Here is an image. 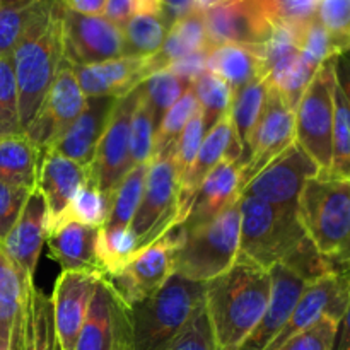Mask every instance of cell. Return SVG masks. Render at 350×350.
<instances>
[{
	"instance_id": "1",
	"label": "cell",
	"mask_w": 350,
	"mask_h": 350,
	"mask_svg": "<svg viewBox=\"0 0 350 350\" xmlns=\"http://www.w3.org/2000/svg\"><path fill=\"white\" fill-rule=\"evenodd\" d=\"M270 272L238 258L205 284L204 306L217 350H239L269 308Z\"/></svg>"
},
{
	"instance_id": "2",
	"label": "cell",
	"mask_w": 350,
	"mask_h": 350,
	"mask_svg": "<svg viewBox=\"0 0 350 350\" xmlns=\"http://www.w3.org/2000/svg\"><path fill=\"white\" fill-rule=\"evenodd\" d=\"M62 12V0H48L31 21L10 55L23 130H26L36 116L64 62Z\"/></svg>"
},
{
	"instance_id": "3",
	"label": "cell",
	"mask_w": 350,
	"mask_h": 350,
	"mask_svg": "<svg viewBox=\"0 0 350 350\" xmlns=\"http://www.w3.org/2000/svg\"><path fill=\"white\" fill-rule=\"evenodd\" d=\"M297 221L332 273L350 272V181L318 174L304 183Z\"/></svg>"
},
{
	"instance_id": "4",
	"label": "cell",
	"mask_w": 350,
	"mask_h": 350,
	"mask_svg": "<svg viewBox=\"0 0 350 350\" xmlns=\"http://www.w3.org/2000/svg\"><path fill=\"white\" fill-rule=\"evenodd\" d=\"M241 232L238 258L270 272L279 263L287 265L297 253L311 246L297 214L282 211L255 197L241 195Z\"/></svg>"
},
{
	"instance_id": "5",
	"label": "cell",
	"mask_w": 350,
	"mask_h": 350,
	"mask_svg": "<svg viewBox=\"0 0 350 350\" xmlns=\"http://www.w3.org/2000/svg\"><path fill=\"white\" fill-rule=\"evenodd\" d=\"M176 231L174 273L193 282H211L228 272L239 256V200L204 224L176 228Z\"/></svg>"
},
{
	"instance_id": "6",
	"label": "cell",
	"mask_w": 350,
	"mask_h": 350,
	"mask_svg": "<svg viewBox=\"0 0 350 350\" xmlns=\"http://www.w3.org/2000/svg\"><path fill=\"white\" fill-rule=\"evenodd\" d=\"M205 284L173 273L156 293L129 308L135 350H164L204 304Z\"/></svg>"
},
{
	"instance_id": "7",
	"label": "cell",
	"mask_w": 350,
	"mask_h": 350,
	"mask_svg": "<svg viewBox=\"0 0 350 350\" xmlns=\"http://www.w3.org/2000/svg\"><path fill=\"white\" fill-rule=\"evenodd\" d=\"M173 152L152 157L147 167L142 200L130 224L139 252L183 224L180 183L174 171Z\"/></svg>"
},
{
	"instance_id": "8",
	"label": "cell",
	"mask_w": 350,
	"mask_h": 350,
	"mask_svg": "<svg viewBox=\"0 0 350 350\" xmlns=\"http://www.w3.org/2000/svg\"><path fill=\"white\" fill-rule=\"evenodd\" d=\"M334 58L325 62L297 103L296 144L314 161L320 174H328L332 164L334 133Z\"/></svg>"
},
{
	"instance_id": "9",
	"label": "cell",
	"mask_w": 350,
	"mask_h": 350,
	"mask_svg": "<svg viewBox=\"0 0 350 350\" xmlns=\"http://www.w3.org/2000/svg\"><path fill=\"white\" fill-rule=\"evenodd\" d=\"M176 246L178 231L174 228L152 245L140 250L120 272L103 277L101 280L126 308L135 306L173 275Z\"/></svg>"
},
{
	"instance_id": "10",
	"label": "cell",
	"mask_w": 350,
	"mask_h": 350,
	"mask_svg": "<svg viewBox=\"0 0 350 350\" xmlns=\"http://www.w3.org/2000/svg\"><path fill=\"white\" fill-rule=\"evenodd\" d=\"M320 170L314 161L296 142L256 173L241 195L255 197L282 211L297 214V200L304 183L318 176Z\"/></svg>"
},
{
	"instance_id": "11",
	"label": "cell",
	"mask_w": 350,
	"mask_h": 350,
	"mask_svg": "<svg viewBox=\"0 0 350 350\" xmlns=\"http://www.w3.org/2000/svg\"><path fill=\"white\" fill-rule=\"evenodd\" d=\"M85 94L79 85L74 68L64 58L53 84L24 133L40 149L41 156L70 129L85 106Z\"/></svg>"
},
{
	"instance_id": "12",
	"label": "cell",
	"mask_w": 350,
	"mask_h": 350,
	"mask_svg": "<svg viewBox=\"0 0 350 350\" xmlns=\"http://www.w3.org/2000/svg\"><path fill=\"white\" fill-rule=\"evenodd\" d=\"M62 34L64 58L72 67L125 57L122 27L105 16H82L64 7Z\"/></svg>"
},
{
	"instance_id": "13",
	"label": "cell",
	"mask_w": 350,
	"mask_h": 350,
	"mask_svg": "<svg viewBox=\"0 0 350 350\" xmlns=\"http://www.w3.org/2000/svg\"><path fill=\"white\" fill-rule=\"evenodd\" d=\"M135 105V91L116 99L106 129L96 149L89 174L105 193L113 195L133 167L130 157V118Z\"/></svg>"
},
{
	"instance_id": "14",
	"label": "cell",
	"mask_w": 350,
	"mask_h": 350,
	"mask_svg": "<svg viewBox=\"0 0 350 350\" xmlns=\"http://www.w3.org/2000/svg\"><path fill=\"white\" fill-rule=\"evenodd\" d=\"M350 303L349 273H327L304 287L296 308L275 340L265 350H277L291 337L313 327L321 318H332L340 323Z\"/></svg>"
},
{
	"instance_id": "15",
	"label": "cell",
	"mask_w": 350,
	"mask_h": 350,
	"mask_svg": "<svg viewBox=\"0 0 350 350\" xmlns=\"http://www.w3.org/2000/svg\"><path fill=\"white\" fill-rule=\"evenodd\" d=\"M211 46L217 44H265L272 34L262 0H221L204 9Z\"/></svg>"
},
{
	"instance_id": "16",
	"label": "cell",
	"mask_w": 350,
	"mask_h": 350,
	"mask_svg": "<svg viewBox=\"0 0 350 350\" xmlns=\"http://www.w3.org/2000/svg\"><path fill=\"white\" fill-rule=\"evenodd\" d=\"M269 82V81H267ZM296 142V115L286 99L269 84L265 108L256 125L250 156L241 170L243 187ZM241 187V188H243Z\"/></svg>"
},
{
	"instance_id": "17",
	"label": "cell",
	"mask_w": 350,
	"mask_h": 350,
	"mask_svg": "<svg viewBox=\"0 0 350 350\" xmlns=\"http://www.w3.org/2000/svg\"><path fill=\"white\" fill-rule=\"evenodd\" d=\"M40 291L0 248V350H23L27 318Z\"/></svg>"
},
{
	"instance_id": "18",
	"label": "cell",
	"mask_w": 350,
	"mask_h": 350,
	"mask_svg": "<svg viewBox=\"0 0 350 350\" xmlns=\"http://www.w3.org/2000/svg\"><path fill=\"white\" fill-rule=\"evenodd\" d=\"M99 279L89 272H62L58 275L51 306L60 350H74Z\"/></svg>"
},
{
	"instance_id": "19",
	"label": "cell",
	"mask_w": 350,
	"mask_h": 350,
	"mask_svg": "<svg viewBox=\"0 0 350 350\" xmlns=\"http://www.w3.org/2000/svg\"><path fill=\"white\" fill-rule=\"evenodd\" d=\"M72 68L85 98L120 99L154 74L150 57H118Z\"/></svg>"
},
{
	"instance_id": "20",
	"label": "cell",
	"mask_w": 350,
	"mask_h": 350,
	"mask_svg": "<svg viewBox=\"0 0 350 350\" xmlns=\"http://www.w3.org/2000/svg\"><path fill=\"white\" fill-rule=\"evenodd\" d=\"M46 205L40 191L34 190L31 191L19 219L12 226L9 234L0 241V248L7 258L33 279L41 248L46 243Z\"/></svg>"
},
{
	"instance_id": "21",
	"label": "cell",
	"mask_w": 350,
	"mask_h": 350,
	"mask_svg": "<svg viewBox=\"0 0 350 350\" xmlns=\"http://www.w3.org/2000/svg\"><path fill=\"white\" fill-rule=\"evenodd\" d=\"M89 167L81 166L75 161L60 154H43L38 171L36 190L43 197L48 212L46 232L53 228L62 217L72 198L89 181Z\"/></svg>"
},
{
	"instance_id": "22",
	"label": "cell",
	"mask_w": 350,
	"mask_h": 350,
	"mask_svg": "<svg viewBox=\"0 0 350 350\" xmlns=\"http://www.w3.org/2000/svg\"><path fill=\"white\" fill-rule=\"evenodd\" d=\"M270 277H272V293H270L269 308L239 350H265L269 347L287 323L304 287L308 286V282L291 272L282 263L270 269Z\"/></svg>"
},
{
	"instance_id": "23",
	"label": "cell",
	"mask_w": 350,
	"mask_h": 350,
	"mask_svg": "<svg viewBox=\"0 0 350 350\" xmlns=\"http://www.w3.org/2000/svg\"><path fill=\"white\" fill-rule=\"evenodd\" d=\"M222 161H243V147L236 137L234 126H232L231 115H226L219 120L207 133H205L202 146L198 149L197 159L188 173L187 180L180 188V211L183 215V221L187 219L188 211L191 207L195 193L198 187L207 176L208 171L214 170Z\"/></svg>"
},
{
	"instance_id": "24",
	"label": "cell",
	"mask_w": 350,
	"mask_h": 350,
	"mask_svg": "<svg viewBox=\"0 0 350 350\" xmlns=\"http://www.w3.org/2000/svg\"><path fill=\"white\" fill-rule=\"evenodd\" d=\"M115 101L116 99L113 98L85 99V106L81 115H79V118L48 149V152L60 154V156L75 161L81 166H91Z\"/></svg>"
},
{
	"instance_id": "25",
	"label": "cell",
	"mask_w": 350,
	"mask_h": 350,
	"mask_svg": "<svg viewBox=\"0 0 350 350\" xmlns=\"http://www.w3.org/2000/svg\"><path fill=\"white\" fill-rule=\"evenodd\" d=\"M99 229L79 222H65L46 234L50 256L62 272H89L103 277L98 258Z\"/></svg>"
},
{
	"instance_id": "26",
	"label": "cell",
	"mask_w": 350,
	"mask_h": 350,
	"mask_svg": "<svg viewBox=\"0 0 350 350\" xmlns=\"http://www.w3.org/2000/svg\"><path fill=\"white\" fill-rule=\"evenodd\" d=\"M241 187V164L238 161H222L204 178L180 228H193L214 219L226 207L239 200Z\"/></svg>"
},
{
	"instance_id": "27",
	"label": "cell",
	"mask_w": 350,
	"mask_h": 350,
	"mask_svg": "<svg viewBox=\"0 0 350 350\" xmlns=\"http://www.w3.org/2000/svg\"><path fill=\"white\" fill-rule=\"evenodd\" d=\"M207 70L228 82L236 94L255 79H267L263 44H217L208 51Z\"/></svg>"
},
{
	"instance_id": "28",
	"label": "cell",
	"mask_w": 350,
	"mask_h": 350,
	"mask_svg": "<svg viewBox=\"0 0 350 350\" xmlns=\"http://www.w3.org/2000/svg\"><path fill=\"white\" fill-rule=\"evenodd\" d=\"M204 50H212V46L208 41L207 27H205L204 10L195 9L187 16L174 21L163 48L150 57V62H152L154 72H157L166 68L178 58Z\"/></svg>"
},
{
	"instance_id": "29",
	"label": "cell",
	"mask_w": 350,
	"mask_h": 350,
	"mask_svg": "<svg viewBox=\"0 0 350 350\" xmlns=\"http://www.w3.org/2000/svg\"><path fill=\"white\" fill-rule=\"evenodd\" d=\"M41 152L26 133L0 139V181L36 190Z\"/></svg>"
},
{
	"instance_id": "30",
	"label": "cell",
	"mask_w": 350,
	"mask_h": 350,
	"mask_svg": "<svg viewBox=\"0 0 350 350\" xmlns=\"http://www.w3.org/2000/svg\"><path fill=\"white\" fill-rule=\"evenodd\" d=\"M267 94H269V82L267 79H255L248 85L234 94L231 106V122L234 126L236 137L243 147V161L241 170L246 164L250 156V147H252L253 133H255L256 125L262 118L263 108L267 103Z\"/></svg>"
},
{
	"instance_id": "31",
	"label": "cell",
	"mask_w": 350,
	"mask_h": 350,
	"mask_svg": "<svg viewBox=\"0 0 350 350\" xmlns=\"http://www.w3.org/2000/svg\"><path fill=\"white\" fill-rule=\"evenodd\" d=\"M113 349V299L108 286L99 279L89 304L84 325L79 332L74 350Z\"/></svg>"
},
{
	"instance_id": "32",
	"label": "cell",
	"mask_w": 350,
	"mask_h": 350,
	"mask_svg": "<svg viewBox=\"0 0 350 350\" xmlns=\"http://www.w3.org/2000/svg\"><path fill=\"white\" fill-rule=\"evenodd\" d=\"M171 19L166 12L139 14L122 26L125 57H152L163 48L170 33Z\"/></svg>"
},
{
	"instance_id": "33",
	"label": "cell",
	"mask_w": 350,
	"mask_h": 350,
	"mask_svg": "<svg viewBox=\"0 0 350 350\" xmlns=\"http://www.w3.org/2000/svg\"><path fill=\"white\" fill-rule=\"evenodd\" d=\"M111 205L113 195L99 190L98 185L89 178L88 183L75 193L67 211L62 214V217L58 219V222L50 231H53L58 226L65 224V222H79V224L92 226V228H103L109 217Z\"/></svg>"
},
{
	"instance_id": "34",
	"label": "cell",
	"mask_w": 350,
	"mask_h": 350,
	"mask_svg": "<svg viewBox=\"0 0 350 350\" xmlns=\"http://www.w3.org/2000/svg\"><path fill=\"white\" fill-rule=\"evenodd\" d=\"M191 91H193L198 106H200L207 132L219 120L231 113L234 92L229 88L228 82L222 81L219 75L212 74L208 70L202 72L191 84Z\"/></svg>"
},
{
	"instance_id": "35",
	"label": "cell",
	"mask_w": 350,
	"mask_h": 350,
	"mask_svg": "<svg viewBox=\"0 0 350 350\" xmlns=\"http://www.w3.org/2000/svg\"><path fill=\"white\" fill-rule=\"evenodd\" d=\"M147 167L149 164H139L133 166L132 170L126 173L122 183L116 187L115 193H113V205L109 217L103 228L108 229H123L130 228L132 219L135 215L137 208H139L140 200H142L144 187H146V176Z\"/></svg>"
},
{
	"instance_id": "36",
	"label": "cell",
	"mask_w": 350,
	"mask_h": 350,
	"mask_svg": "<svg viewBox=\"0 0 350 350\" xmlns=\"http://www.w3.org/2000/svg\"><path fill=\"white\" fill-rule=\"evenodd\" d=\"M48 0H0V57H10Z\"/></svg>"
},
{
	"instance_id": "37",
	"label": "cell",
	"mask_w": 350,
	"mask_h": 350,
	"mask_svg": "<svg viewBox=\"0 0 350 350\" xmlns=\"http://www.w3.org/2000/svg\"><path fill=\"white\" fill-rule=\"evenodd\" d=\"M156 120L144 94L142 84L135 89V105L130 118V157L133 166L149 164L154 154Z\"/></svg>"
},
{
	"instance_id": "38",
	"label": "cell",
	"mask_w": 350,
	"mask_h": 350,
	"mask_svg": "<svg viewBox=\"0 0 350 350\" xmlns=\"http://www.w3.org/2000/svg\"><path fill=\"white\" fill-rule=\"evenodd\" d=\"M334 133H332V164L328 176L350 181V106L335 81Z\"/></svg>"
},
{
	"instance_id": "39",
	"label": "cell",
	"mask_w": 350,
	"mask_h": 350,
	"mask_svg": "<svg viewBox=\"0 0 350 350\" xmlns=\"http://www.w3.org/2000/svg\"><path fill=\"white\" fill-rule=\"evenodd\" d=\"M137 253V238L130 228L99 229L98 258L101 263L103 277L120 272Z\"/></svg>"
},
{
	"instance_id": "40",
	"label": "cell",
	"mask_w": 350,
	"mask_h": 350,
	"mask_svg": "<svg viewBox=\"0 0 350 350\" xmlns=\"http://www.w3.org/2000/svg\"><path fill=\"white\" fill-rule=\"evenodd\" d=\"M200 109L193 91L188 89L183 98L167 109L166 115L161 120L159 126L156 130V139H154V154L152 157L164 156V154L173 152L176 147L178 139L183 133L185 126L188 125L195 113Z\"/></svg>"
},
{
	"instance_id": "41",
	"label": "cell",
	"mask_w": 350,
	"mask_h": 350,
	"mask_svg": "<svg viewBox=\"0 0 350 350\" xmlns=\"http://www.w3.org/2000/svg\"><path fill=\"white\" fill-rule=\"evenodd\" d=\"M142 89L147 103H149L150 109H152L156 126H159L161 120L166 115L167 109L183 98L185 92L191 89V84L185 81V79L178 77L176 74H173L167 68H163V70L150 74L142 84Z\"/></svg>"
},
{
	"instance_id": "42",
	"label": "cell",
	"mask_w": 350,
	"mask_h": 350,
	"mask_svg": "<svg viewBox=\"0 0 350 350\" xmlns=\"http://www.w3.org/2000/svg\"><path fill=\"white\" fill-rule=\"evenodd\" d=\"M297 41H299V50L304 60L310 62L317 68H320L325 62L350 46V44L335 38L332 33H328L318 23V19L311 21L303 29L297 31Z\"/></svg>"
},
{
	"instance_id": "43",
	"label": "cell",
	"mask_w": 350,
	"mask_h": 350,
	"mask_svg": "<svg viewBox=\"0 0 350 350\" xmlns=\"http://www.w3.org/2000/svg\"><path fill=\"white\" fill-rule=\"evenodd\" d=\"M24 133L19 116V94L12 58L0 57V139Z\"/></svg>"
},
{
	"instance_id": "44",
	"label": "cell",
	"mask_w": 350,
	"mask_h": 350,
	"mask_svg": "<svg viewBox=\"0 0 350 350\" xmlns=\"http://www.w3.org/2000/svg\"><path fill=\"white\" fill-rule=\"evenodd\" d=\"M262 3L273 26L299 31L317 19L320 0H262Z\"/></svg>"
},
{
	"instance_id": "45",
	"label": "cell",
	"mask_w": 350,
	"mask_h": 350,
	"mask_svg": "<svg viewBox=\"0 0 350 350\" xmlns=\"http://www.w3.org/2000/svg\"><path fill=\"white\" fill-rule=\"evenodd\" d=\"M205 133H207V130H205L204 125V116H202V111L198 109L193 115V118H191L190 122H188V125L185 126L183 133H181L180 139H178L176 147H174L173 152V164L174 171H176L180 188L181 185L185 183V180H187L195 159H197L198 149H200Z\"/></svg>"
},
{
	"instance_id": "46",
	"label": "cell",
	"mask_w": 350,
	"mask_h": 350,
	"mask_svg": "<svg viewBox=\"0 0 350 350\" xmlns=\"http://www.w3.org/2000/svg\"><path fill=\"white\" fill-rule=\"evenodd\" d=\"M164 350H217L204 304Z\"/></svg>"
},
{
	"instance_id": "47",
	"label": "cell",
	"mask_w": 350,
	"mask_h": 350,
	"mask_svg": "<svg viewBox=\"0 0 350 350\" xmlns=\"http://www.w3.org/2000/svg\"><path fill=\"white\" fill-rule=\"evenodd\" d=\"M338 323L332 318H321L313 327L291 337L277 350H334Z\"/></svg>"
},
{
	"instance_id": "48",
	"label": "cell",
	"mask_w": 350,
	"mask_h": 350,
	"mask_svg": "<svg viewBox=\"0 0 350 350\" xmlns=\"http://www.w3.org/2000/svg\"><path fill=\"white\" fill-rule=\"evenodd\" d=\"M317 19L328 33L350 44V0H320Z\"/></svg>"
},
{
	"instance_id": "49",
	"label": "cell",
	"mask_w": 350,
	"mask_h": 350,
	"mask_svg": "<svg viewBox=\"0 0 350 350\" xmlns=\"http://www.w3.org/2000/svg\"><path fill=\"white\" fill-rule=\"evenodd\" d=\"M29 195L31 190L27 188L14 187L5 181H0V241L16 224Z\"/></svg>"
},
{
	"instance_id": "50",
	"label": "cell",
	"mask_w": 350,
	"mask_h": 350,
	"mask_svg": "<svg viewBox=\"0 0 350 350\" xmlns=\"http://www.w3.org/2000/svg\"><path fill=\"white\" fill-rule=\"evenodd\" d=\"M157 12H166L163 0H108L105 17L122 27L133 16Z\"/></svg>"
},
{
	"instance_id": "51",
	"label": "cell",
	"mask_w": 350,
	"mask_h": 350,
	"mask_svg": "<svg viewBox=\"0 0 350 350\" xmlns=\"http://www.w3.org/2000/svg\"><path fill=\"white\" fill-rule=\"evenodd\" d=\"M106 284V282H105ZM109 289V287H108ZM111 293L113 299V349L111 350H135L132 340V328H130L129 308Z\"/></svg>"
},
{
	"instance_id": "52",
	"label": "cell",
	"mask_w": 350,
	"mask_h": 350,
	"mask_svg": "<svg viewBox=\"0 0 350 350\" xmlns=\"http://www.w3.org/2000/svg\"><path fill=\"white\" fill-rule=\"evenodd\" d=\"M208 51L211 50L197 51V53H190L183 58H178L173 64L167 65L166 68L173 72V74H176L178 77L185 79L187 82L193 84L195 79H197L202 72L207 70Z\"/></svg>"
},
{
	"instance_id": "53",
	"label": "cell",
	"mask_w": 350,
	"mask_h": 350,
	"mask_svg": "<svg viewBox=\"0 0 350 350\" xmlns=\"http://www.w3.org/2000/svg\"><path fill=\"white\" fill-rule=\"evenodd\" d=\"M334 72L335 81L350 106V46L334 57Z\"/></svg>"
},
{
	"instance_id": "54",
	"label": "cell",
	"mask_w": 350,
	"mask_h": 350,
	"mask_svg": "<svg viewBox=\"0 0 350 350\" xmlns=\"http://www.w3.org/2000/svg\"><path fill=\"white\" fill-rule=\"evenodd\" d=\"M62 5L82 16H105L108 0H62Z\"/></svg>"
},
{
	"instance_id": "55",
	"label": "cell",
	"mask_w": 350,
	"mask_h": 350,
	"mask_svg": "<svg viewBox=\"0 0 350 350\" xmlns=\"http://www.w3.org/2000/svg\"><path fill=\"white\" fill-rule=\"evenodd\" d=\"M197 3L198 0H163L164 10H166L171 23H174V21L180 19V17L187 16L191 10L198 9Z\"/></svg>"
},
{
	"instance_id": "56",
	"label": "cell",
	"mask_w": 350,
	"mask_h": 350,
	"mask_svg": "<svg viewBox=\"0 0 350 350\" xmlns=\"http://www.w3.org/2000/svg\"><path fill=\"white\" fill-rule=\"evenodd\" d=\"M334 350H350V303L338 323L337 337H335Z\"/></svg>"
},
{
	"instance_id": "57",
	"label": "cell",
	"mask_w": 350,
	"mask_h": 350,
	"mask_svg": "<svg viewBox=\"0 0 350 350\" xmlns=\"http://www.w3.org/2000/svg\"><path fill=\"white\" fill-rule=\"evenodd\" d=\"M349 279H350V272H349Z\"/></svg>"
}]
</instances>
